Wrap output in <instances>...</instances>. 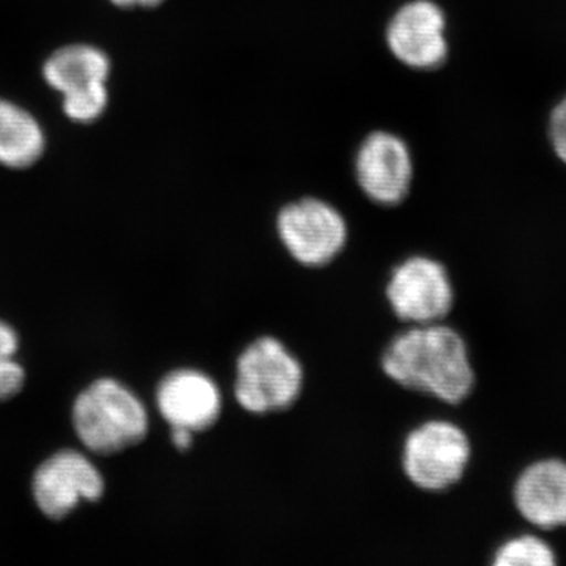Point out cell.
<instances>
[{
  "label": "cell",
  "instance_id": "4fadbf2b",
  "mask_svg": "<svg viewBox=\"0 0 566 566\" xmlns=\"http://www.w3.org/2000/svg\"><path fill=\"white\" fill-rule=\"evenodd\" d=\"M46 150L40 122L20 104L0 98V166L24 170L35 166Z\"/></svg>",
  "mask_w": 566,
  "mask_h": 566
},
{
  "label": "cell",
  "instance_id": "d6986e66",
  "mask_svg": "<svg viewBox=\"0 0 566 566\" xmlns=\"http://www.w3.org/2000/svg\"><path fill=\"white\" fill-rule=\"evenodd\" d=\"M109 2L118 9H155L161 6L164 0H109Z\"/></svg>",
  "mask_w": 566,
  "mask_h": 566
},
{
  "label": "cell",
  "instance_id": "8992f818",
  "mask_svg": "<svg viewBox=\"0 0 566 566\" xmlns=\"http://www.w3.org/2000/svg\"><path fill=\"white\" fill-rule=\"evenodd\" d=\"M277 234L294 262L307 268H322L334 262L344 251L348 226L333 205L308 197L279 211Z\"/></svg>",
  "mask_w": 566,
  "mask_h": 566
},
{
  "label": "cell",
  "instance_id": "8fae6325",
  "mask_svg": "<svg viewBox=\"0 0 566 566\" xmlns=\"http://www.w3.org/2000/svg\"><path fill=\"white\" fill-rule=\"evenodd\" d=\"M156 406L170 428L202 433L218 423L223 398L218 382L197 368H178L161 379Z\"/></svg>",
  "mask_w": 566,
  "mask_h": 566
},
{
  "label": "cell",
  "instance_id": "9a60e30c",
  "mask_svg": "<svg viewBox=\"0 0 566 566\" xmlns=\"http://www.w3.org/2000/svg\"><path fill=\"white\" fill-rule=\"evenodd\" d=\"M25 371L13 359L0 360V403L11 400L24 389Z\"/></svg>",
  "mask_w": 566,
  "mask_h": 566
},
{
  "label": "cell",
  "instance_id": "277c9868",
  "mask_svg": "<svg viewBox=\"0 0 566 566\" xmlns=\"http://www.w3.org/2000/svg\"><path fill=\"white\" fill-rule=\"evenodd\" d=\"M111 59L88 43H71L52 52L43 65V77L61 93L62 107L71 122L91 125L103 117L109 104L107 81Z\"/></svg>",
  "mask_w": 566,
  "mask_h": 566
},
{
  "label": "cell",
  "instance_id": "ac0fdd59",
  "mask_svg": "<svg viewBox=\"0 0 566 566\" xmlns=\"http://www.w3.org/2000/svg\"><path fill=\"white\" fill-rule=\"evenodd\" d=\"M193 439H196V433L191 430L170 428V442L180 452H188L189 449H192Z\"/></svg>",
  "mask_w": 566,
  "mask_h": 566
},
{
  "label": "cell",
  "instance_id": "9c48e42d",
  "mask_svg": "<svg viewBox=\"0 0 566 566\" xmlns=\"http://www.w3.org/2000/svg\"><path fill=\"white\" fill-rule=\"evenodd\" d=\"M446 14L433 0H411L400 7L387 25L386 41L394 57L412 70L444 65L449 55Z\"/></svg>",
  "mask_w": 566,
  "mask_h": 566
},
{
  "label": "cell",
  "instance_id": "52a82bcc",
  "mask_svg": "<svg viewBox=\"0 0 566 566\" xmlns=\"http://www.w3.org/2000/svg\"><path fill=\"white\" fill-rule=\"evenodd\" d=\"M386 297L400 322L419 326L441 323L452 312L455 290L444 264L415 255L395 268Z\"/></svg>",
  "mask_w": 566,
  "mask_h": 566
},
{
  "label": "cell",
  "instance_id": "3957f363",
  "mask_svg": "<svg viewBox=\"0 0 566 566\" xmlns=\"http://www.w3.org/2000/svg\"><path fill=\"white\" fill-rule=\"evenodd\" d=\"M303 387V364L279 338L263 335L238 356L233 397L249 415L285 411L296 403Z\"/></svg>",
  "mask_w": 566,
  "mask_h": 566
},
{
  "label": "cell",
  "instance_id": "7a4b0ae2",
  "mask_svg": "<svg viewBox=\"0 0 566 566\" xmlns=\"http://www.w3.org/2000/svg\"><path fill=\"white\" fill-rule=\"evenodd\" d=\"M73 427L85 449L96 455H115L147 438L150 419L136 394L115 379L103 378L74 401Z\"/></svg>",
  "mask_w": 566,
  "mask_h": 566
},
{
  "label": "cell",
  "instance_id": "ba28073f",
  "mask_svg": "<svg viewBox=\"0 0 566 566\" xmlns=\"http://www.w3.org/2000/svg\"><path fill=\"white\" fill-rule=\"evenodd\" d=\"M32 494L44 516L61 521L82 502L99 501L104 479L87 457L62 450L39 465L33 474Z\"/></svg>",
  "mask_w": 566,
  "mask_h": 566
},
{
  "label": "cell",
  "instance_id": "e0dca14e",
  "mask_svg": "<svg viewBox=\"0 0 566 566\" xmlns=\"http://www.w3.org/2000/svg\"><path fill=\"white\" fill-rule=\"evenodd\" d=\"M20 348V338L10 324L0 322V360L13 359Z\"/></svg>",
  "mask_w": 566,
  "mask_h": 566
},
{
  "label": "cell",
  "instance_id": "5b68a950",
  "mask_svg": "<svg viewBox=\"0 0 566 566\" xmlns=\"http://www.w3.org/2000/svg\"><path fill=\"white\" fill-rule=\"evenodd\" d=\"M471 453L468 434L458 424L430 420L406 436L401 465L412 485L441 493L463 479Z\"/></svg>",
  "mask_w": 566,
  "mask_h": 566
},
{
  "label": "cell",
  "instance_id": "30bf717a",
  "mask_svg": "<svg viewBox=\"0 0 566 566\" xmlns=\"http://www.w3.org/2000/svg\"><path fill=\"white\" fill-rule=\"evenodd\" d=\"M354 170L357 185L371 202L394 207L403 202L411 189L415 163L401 137L375 132L360 144Z\"/></svg>",
  "mask_w": 566,
  "mask_h": 566
},
{
  "label": "cell",
  "instance_id": "2e32d148",
  "mask_svg": "<svg viewBox=\"0 0 566 566\" xmlns=\"http://www.w3.org/2000/svg\"><path fill=\"white\" fill-rule=\"evenodd\" d=\"M549 139L558 159L566 164V96L551 114Z\"/></svg>",
  "mask_w": 566,
  "mask_h": 566
},
{
  "label": "cell",
  "instance_id": "7c38bea8",
  "mask_svg": "<svg viewBox=\"0 0 566 566\" xmlns=\"http://www.w3.org/2000/svg\"><path fill=\"white\" fill-rule=\"evenodd\" d=\"M515 505L521 516L539 528L566 526V463L547 458L532 463L515 483Z\"/></svg>",
  "mask_w": 566,
  "mask_h": 566
},
{
  "label": "cell",
  "instance_id": "6da1fadb",
  "mask_svg": "<svg viewBox=\"0 0 566 566\" xmlns=\"http://www.w3.org/2000/svg\"><path fill=\"white\" fill-rule=\"evenodd\" d=\"M381 368L395 385L458 405L471 395L475 371L468 345L446 324H419L392 338Z\"/></svg>",
  "mask_w": 566,
  "mask_h": 566
},
{
  "label": "cell",
  "instance_id": "5bb4252c",
  "mask_svg": "<svg viewBox=\"0 0 566 566\" xmlns=\"http://www.w3.org/2000/svg\"><path fill=\"white\" fill-rule=\"evenodd\" d=\"M495 566H553L556 554L545 539L535 535H521L502 543L495 551Z\"/></svg>",
  "mask_w": 566,
  "mask_h": 566
}]
</instances>
